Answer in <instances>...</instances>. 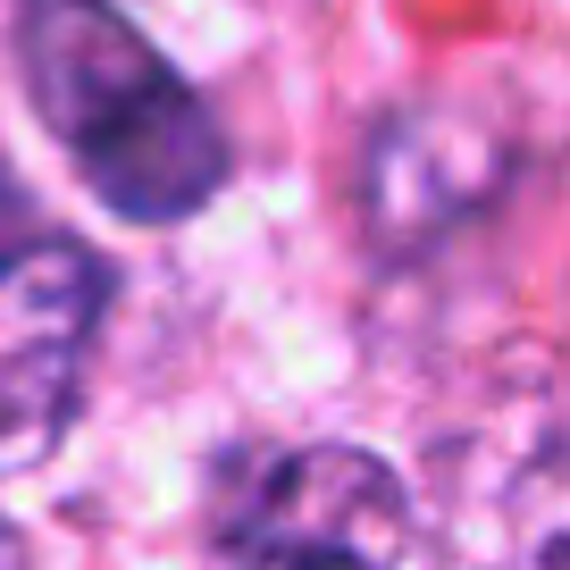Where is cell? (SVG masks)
Segmentation results:
<instances>
[{
	"instance_id": "cell-4",
	"label": "cell",
	"mask_w": 570,
	"mask_h": 570,
	"mask_svg": "<svg viewBox=\"0 0 570 570\" xmlns=\"http://www.w3.org/2000/svg\"><path fill=\"white\" fill-rule=\"evenodd\" d=\"M0 570H26V553H18V537H9V520H0Z\"/></svg>"
},
{
	"instance_id": "cell-2",
	"label": "cell",
	"mask_w": 570,
	"mask_h": 570,
	"mask_svg": "<svg viewBox=\"0 0 570 570\" xmlns=\"http://www.w3.org/2000/svg\"><path fill=\"white\" fill-rule=\"evenodd\" d=\"M218 570H394L411 553V495L361 445L244 453L210 512Z\"/></svg>"
},
{
	"instance_id": "cell-3",
	"label": "cell",
	"mask_w": 570,
	"mask_h": 570,
	"mask_svg": "<svg viewBox=\"0 0 570 570\" xmlns=\"http://www.w3.org/2000/svg\"><path fill=\"white\" fill-rule=\"evenodd\" d=\"M101 303L109 268L68 235L0 252V479L59 453L76 403H85Z\"/></svg>"
},
{
	"instance_id": "cell-1",
	"label": "cell",
	"mask_w": 570,
	"mask_h": 570,
	"mask_svg": "<svg viewBox=\"0 0 570 570\" xmlns=\"http://www.w3.org/2000/svg\"><path fill=\"white\" fill-rule=\"evenodd\" d=\"M18 59L42 126L118 218L168 227L227 185V135L210 101L109 0H26Z\"/></svg>"
}]
</instances>
